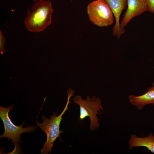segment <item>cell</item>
Instances as JSON below:
<instances>
[{
	"instance_id": "cell-1",
	"label": "cell",
	"mask_w": 154,
	"mask_h": 154,
	"mask_svg": "<svg viewBox=\"0 0 154 154\" xmlns=\"http://www.w3.org/2000/svg\"><path fill=\"white\" fill-rule=\"evenodd\" d=\"M28 10L24 22L26 29L30 32L38 33L43 31L52 22L53 12L50 0H38Z\"/></svg>"
},
{
	"instance_id": "cell-2",
	"label": "cell",
	"mask_w": 154,
	"mask_h": 154,
	"mask_svg": "<svg viewBox=\"0 0 154 154\" xmlns=\"http://www.w3.org/2000/svg\"><path fill=\"white\" fill-rule=\"evenodd\" d=\"M74 91L70 88L67 91L68 98L66 104L63 111L60 114L56 116L55 113L50 116V119L46 118L44 116H41L43 122L40 123L36 121L37 125L46 134L47 139L44 144L43 147L41 150L42 154H48L52 153V148L54 143L58 137L60 139V135L63 132L62 130H60V122L62 119V116L68 110V106L70 103V98L74 94Z\"/></svg>"
},
{
	"instance_id": "cell-3",
	"label": "cell",
	"mask_w": 154,
	"mask_h": 154,
	"mask_svg": "<svg viewBox=\"0 0 154 154\" xmlns=\"http://www.w3.org/2000/svg\"><path fill=\"white\" fill-rule=\"evenodd\" d=\"M13 106H10L5 108L0 106V117L2 121L4 126V132L0 136V138L7 137L9 139L15 146V148L11 153L13 154L19 153L21 152L20 144L22 142L21 135L24 133L33 132L37 127L33 126L23 128L25 122L19 126L14 124L9 116V112L13 110Z\"/></svg>"
},
{
	"instance_id": "cell-4",
	"label": "cell",
	"mask_w": 154,
	"mask_h": 154,
	"mask_svg": "<svg viewBox=\"0 0 154 154\" xmlns=\"http://www.w3.org/2000/svg\"><path fill=\"white\" fill-rule=\"evenodd\" d=\"M72 100L80 106V119L83 120L88 117L90 120V129L93 131L98 128L100 120L97 115L102 114L104 110L100 99L94 96H92L91 98L88 96L85 100L81 96L76 95Z\"/></svg>"
},
{
	"instance_id": "cell-5",
	"label": "cell",
	"mask_w": 154,
	"mask_h": 154,
	"mask_svg": "<svg viewBox=\"0 0 154 154\" xmlns=\"http://www.w3.org/2000/svg\"><path fill=\"white\" fill-rule=\"evenodd\" d=\"M87 10L90 21L98 26L106 27L114 23L113 14L105 0L92 1L88 4Z\"/></svg>"
},
{
	"instance_id": "cell-6",
	"label": "cell",
	"mask_w": 154,
	"mask_h": 154,
	"mask_svg": "<svg viewBox=\"0 0 154 154\" xmlns=\"http://www.w3.org/2000/svg\"><path fill=\"white\" fill-rule=\"evenodd\" d=\"M127 8L120 23L123 29L134 17L148 11L146 0H127Z\"/></svg>"
},
{
	"instance_id": "cell-7",
	"label": "cell",
	"mask_w": 154,
	"mask_h": 154,
	"mask_svg": "<svg viewBox=\"0 0 154 154\" xmlns=\"http://www.w3.org/2000/svg\"><path fill=\"white\" fill-rule=\"evenodd\" d=\"M110 7L115 20V23L112 29L113 34L119 38L125 32L124 29L120 26L119 19L122 11L127 5V0H105Z\"/></svg>"
},
{
	"instance_id": "cell-8",
	"label": "cell",
	"mask_w": 154,
	"mask_h": 154,
	"mask_svg": "<svg viewBox=\"0 0 154 154\" xmlns=\"http://www.w3.org/2000/svg\"><path fill=\"white\" fill-rule=\"evenodd\" d=\"M130 102L139 110H142L147 105L152 104L154 106V86L147 88V91L139 96L130 95L128 96Z\"/></svg>"
},
{
	"instance_id": "cell-9",
	"label": "cell",
	"mask_w": 154,
	"mask_h": 154,
	"mask_svg": "<svg viewBox=\"0 0 154 154\" xmlns=\"http://www.w3.org/2000/svg\"><path fill=\"white\" fill-rule=\"evenodd\" d=\"M128 144L130 149L135 147H144L154 154V135L151 132L148 136L144 137H138L135 134H132Z\"/></svg>"
},
{
	"instance_id": "cell-10",
	"label": "cell",
	"mask_w": 154,
	"mask_h": 154,
	"mask_svg": "<svg viewBox=\"0 0 154 154\" xmlns=\"http://www.w3.org/2000/svg\"><path fill=\"white\" fill-rule=\"evenodd\" d=\"M6 38L3 36L2 31H0V53L3 55L6 52L4 46L6 42Z\"/></svg>"
},
{
	"instance_id": "cell-11",
	"label": "cell",
	"mask_w": 154,
	"mask_h": 154,
	"mask_svg": "<svg viewBox=\"0 0 154 154\" xmlns=\"http://www.w3.org/2000/svg\"><path fill=\"white\" fill-rule=\"evenodd\" d=\"M148 11L154 13V0H146Z\"/></svg>"
},
{
	"instance_id": "cell-12",
	"label": "cell",
	"mask_w": 154,
	"mask_h": 154,
	"mask_svg": "<svg viewBox=\"0 0 154 154\" xmlns=\"http://www.w3.org/2000/svg\"><path fill=\"white\" fill-rule=\"evenodd\" d=\"M152 86H154V82L153 83Z\"/></svg>"
},
{
	"instance_id": "cell-13",
	"label": "cell",
	"mask_w": 154,
	"mask_h": 154,
	"mask_svg": "<svg viewBox=\"0 0 154 154\" xmlns=\"http://www.w3.org/2000/svg\"><path fill=\"white\" fill-rule=\"evenodd\" d=\"M34 2H35L37 1H38V0H32Z\"/></svg>"
}]
</instances>
